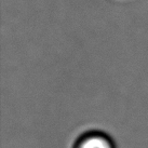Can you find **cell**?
Segmentation results:
<instances>
[{"mask_svg": "<svg viewBox=\"0 0 148 148\" xmlns=\"http://www.w3.org/2000/svg\"><path fill=\"white\" fill-rule=\"evenodd\" d=\"M73 148H116V144L106 133L90 131L79 136Z\"/></svg>", "mask_w": 148, "mask_h": 148, "instance_id": "obj_1", "label": "cell"}]
</instances>
